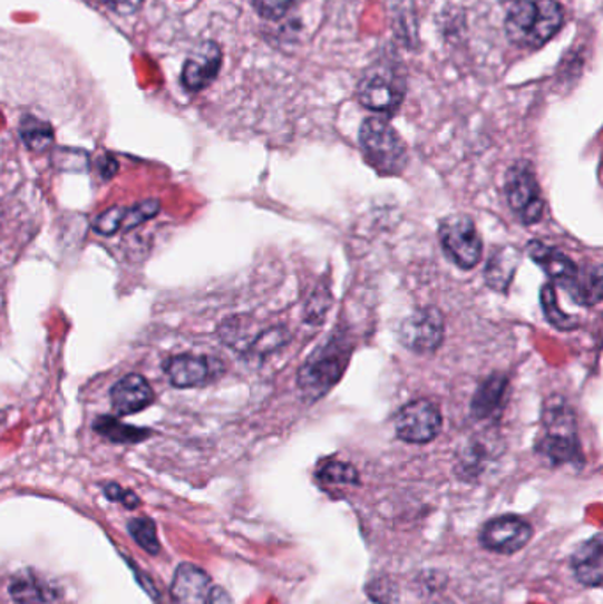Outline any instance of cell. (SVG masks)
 Here are the masks:
<instances>
[{"label": "cell", "mask_w": 603, "mask_h": 604, "mask_svg": "<svg viewBox=\"0 0 603 604\" xmlns=\"http://www.w3.org/2000/svg\"><path fill=\"white\" fill-rule=\"evenodd\" d=\"M505 35L521 50L535 51L560 35L565 8L557 0H514L506 11Z\"/></svg>", "instance_id": "6da1fadb"}, {"label": "cell", "mask_w": 603, "mask_h": 604, "mask_svg": "<svg viewBox=\"0 0 603 604\" xmlns=\"http://www.w3.org/2000/svg\"><path fill=\"white\" fill-rule=\"evenodd\" d=\"M406 94V68L391 56L379 57L368 65L356 87L361 107L385 116H393L402 107Z\"/></svg>", "instance_id": "7a4b0ae2"}, {"label": "cell", "mask_w": 603, "mask_h": 604, "mask_svg": "<svg viewBox=\"0 0 603 604\" xmlns=\"http://www.w3.org/2000/svg\"><path fill=\"white\" fill-rule=\"evenodd\" d=\"M538 452L552 465L575 464L581 458L577 422L563 398H554L545 405L544 430L539 435Z\"/></svg>", "instance_id": "3957f363"}, {"label": "cell", "mask_w": 603, "mask_h": 604, "mask_svg": "<svg viewBox=\"0 0 603 604\" xmlns=\"http://www.w3.org/2000/svg\"><path fill=\"white\" fill-rule=\"evenodd\" d=\"M361 153L381 175H398L407 163V147L397 129L382 117H367L360 128Z\"/></svg>", "instance_id": "277c9868"}, {"label": "cell", "mask_w": 603, "mask_h": 604, "mask_svg": "<svg viewBox=\"0 0 603 604\" xmlns=\"http://www.w3.org/2000/svg\"><path fill=\"white\" fill-rule=\"evenodd\" d=\"M349 362L347 343L331 340L322 349L317 350L300 370L298 383L304 400L315 401L339 382Z\"/></svg>", "instance_id": "5b68a950"}, {"label": "cell", "mask_w": 603, "mask_h": 604, "mask_svg": "<svg viewBox=\"0 0 603 604\" xmlns=\"http://www.w3.org/2000/svg\"><path fill=\"white\" fill-rule=\"evenodd\" d=\"M505 192L509 207L524 225H533L542 220L545 201L529 162L523 159L509 168L506 174Z\"/></svg>", "instance_id": "8992f818"}, {"label": "cell", "mask_w": 603, "mask_h": 604, "mask_svg": "<svg viewBox=\"0 0 603 604\" xmlns=\"http://www.w3.org/2000/svg\"><path fill=\"white\" fill-rule=\"evenodd\" d=\"M446 255L460 269H473L484 255V243L469 216H449L439 228Z\"/></svg>", "instance_id": "52a82bcc"}, {"label": "cell", "mask_w": 603, "mask_h": 604, "mask_svg": "<svg viewBox=\"0 0 603 604\" xmlns=\"http://www.w3.org/2000/svg\"><path fill=\"white\" fill-rule=\"evenodd\" d=\"M442 428L441 410L428 400L406 405L395 418L398 439L409 444H427L436 439Z\"/></svg>", "instance_id": "ba28073f"}, {"label": "cell", "mask_w": 603, "mask_h": 604, "mask_svg": "<svg viewBox=\"0 0 603 604\" xmlns=\"http://www.w3.org/2000/svg\"><path fill=\"white\" fill-rule=\"evenodd\" d=\"M445 338V319L437 308H421L403 320L400 341L416 353H432Z\"/></svg>", "instance_id": "9c48e42d"}, {"label": "cell", "mask_w": 603, "mask_h": 604, "mask_svg": "<svg viewBox=\"0 0 603 604\" xmlns=\"http://www.w3.org/2000/svg\"><path fill=\"white\" fill-rule=\"evenodd\" d=\"M223 65V51L216 41H204L184 62L181 84L188 92L197 94L218 78Z\"/></svg>", "instance_id": "30bf717a"}, {"label": "cell", "mask_w": 603, "mask_h": 604, "mask_svg": "<svg viewBox=\"0 0 603 604\" xmlns=\"http://www.w3.org/2000/svg\"><path fill=\"white\" fill-rule=\"evenodd\" d=\"M533 528L526 519L506 515L494 518L482 530V543L485 548L496 554H515L529 543Z\"/></svg>", "instance_id": "8fae6325"}, {"label": "cell", "mask_w": 603, "mask_h": 604, "mask_svg": "<svg viewBox=\"0 0 603 604\" xmlns=\"http://www.w3.org/2000/svg\"><path fill=\"white\" fill-rule=\"evenodd\" d=\"M527 253L539 267L544 269L552 281H556L561 289H565L570 298H574L578 267L572 262V259H568L565 253H561L556 247L547 246V244L539 243V241L529 243Z\"/></svg>", "instance_id": "7c38bea8"}, {"label": "cell", "mask_w": 603, "mask_h": 604, "mask_svg": "<svg viewBox=\"0 0 603 604\" xmlns=\"http://www.w3.org/2000/svg\"><path fill=\"white\" fill-rule=\"evenodd\" d=\"M213 583L201 567L184 562L172 579V604H210Z\"/></svg>", "instance_id": "4fadbf2b"}, {"label": "cell", "mask_w": 603, "mask_h": 604, "mask_svg": "<svg viewBox=\"0 0 603 604\" xmlns=\"http://www.w3.org/2000/svg\"><path fill=\"white\" fill-rule=\"evenodd\" d=\"M110 401L117 416H133L155 401V391L142 374L129 373L111 388Z\"/></svg>", "instance_id": "5bb4252c"}, {"label": "cell", "mask_w": 603, "mask_h": 604, "mask_svg": "<svg viewBox=\"0 0 603 604\" xmlns=\"http://www.w3.org/2000/svg\"><path fill=\"white\" fill-rule=\"evenodd\" d=\"M216 362L210 358L202 355H192V353H183V355H174L165 362V373L172 386L179 389L198 388L204 383L214 379L216 373Z\"/></svg>", "instance_id": "9a60e30c"}, {"label": "cell", "mask_w": 603, "mask_h": 604, "mask_svg": "<svg viewBox=\"0 0 603 604\" xmlns=\"http://www.w3.org/2000/svg\"><path fill=\"white\" fill-rule=\"evenodd\" d=\"M603 543L602 536L596 534L586 543H582L572 555V569L575 578L586 587H600L602 585Z\"/></svg>", "instance_id": "2e32d148"}, {"label": "cell", "mask_w": 603, "mask_h": 604, "mask_svg": "<svg viewBox=\"0 0 603 604\" xmlns=\"http://www.w3.org/2000/svg\"><path fill=\"white\" fill-rule=\"evenodd\" d=\"M521 264V253L512 246H499L494 250L485 269L487 285L497 292H506L514 280L515 271Z\"/></svg>", "instance_id": "e0dca14e"}, {"label": "cell", "mask_w": 603, "mask_h": 604, "mask_svg": "<svg viewBox=\"0 0 603 604\" xmlns=\"http://www.w3.org/2000/svg\"><path fill=\"white\" fill-rule=\"evenodd\" d=\"M506 389H508V379L505 374L494 373L488 377L473 398L471 412L476 419H487L503 407Z\"/></svg>", "instance_id": "ac0fdd59"}, {"label": "cell", "mask_w": 603, "mask_h": 604, "mask_svg": "<svg viewBox=\"0 0 603 604\" xmlns=\"http://www.w3.org/2000/svg\"><path fill=\"white\" fill-rule=\"evenodd\" d=\"M95 431L114 444H138L150 437V431L146 430V428L125 425V422L111 418V416H101V418L96 419Z\"/></svg>", "instance_id": "d6986e66"}, {"label": "cell", "mask_w": 603, "mask_h": 604, "mask_svg": "<svg viewBox=\"0 0 603 604\" xmlns=\"http://www.w3.org/2000/svg\"><path fill=\"white\" fill-rule=\"evenodd\" d=\"M9 594L18 604H43L54 597V592L47 587V583L36 578L32 573L14 576L9 585Z\"/></svg>", "instance_id": "ffe728a7"}, {"label": "cell", "mask_w": 603, "mask_h": 604, "mask_svg": "<svg viewBox=\"0 0 603 604\" xmlns=\"http://www.w3.org/2000/svg\"><path fill=\"white\" fill-rule=\"evenodd\" d=\"M20 137H22L23 144L27 145V149L35 150V153H43V150L52 147L54 129L45 120L26 116L22 123H20Z\"/></svg>", "instance_id": "44dd1931"}, {"label": "cell", "mask_w": 603, "mask_h": 604, "mask_svg": "<svg viewBox=\"0 0 603 604\" xmlns=\"http://www.w3.org/2000/svg\"><path fill=\"white\" fill-rule=\"evenodd\" d=\"M602 267L599 264L590 265L578 271L577 285H575V301L586 306H595L602 301Z\"/></svg>", "instance_id": "7402d4cb"}, {"label": "cell", "mask_w": 603, "mask_h": 604, "mask_svg": "<svg viewBox=\"0 0 603 604\" xmlns=\"http://www.w3.org/2000/svg\"><path fill=\"white\" fill-rule=\"evenodd\" d=\"M539 301H542V308H544L545 319L551 322L554 328L561 329V331H572L577 328V320L574 316L566 315L565 311L561 310L557 304L556 290L552 285H545L539 294Z\"/></svg>", "instance_id": "603a6c76"}, {"label": "cell", "mask_w": 603, "mask_h": 604, "mask_svg": "<svg viewBox=\"0 0 603 604\" xmlns=\"http://www.w3.org/2000/svg\"><path fill=\"white\" fill-rule=\"evenodd\" d=\"M128 533L140 548L146 549L147 554H159V540L156 536V525L150 518H135L128 524Z\"/></svg>", "instance_id": "cb8c5ba5"}, {"label": "cell", "mask_w": 603, "mask_h": 604, "mask_svg": "<svg viewBox=\"0 0 603 604\" xmlns=\"http://www.w3.org/2000/svg\"><path fill=\"white\" fill-rule=\"evenodd\" d=\"M322 483L328 485H358L356 468L342 461H330L319 470Z\"/></svg>", "instance_id": "d4e9b609"}, {"label": "cell", "mask_w": 603, "mask_h": 604, "mask_svg": "<svg viewBox=\"0 0 603 604\" xmlns=\"http://www.w3.org/2000/svg\"><path fill=\"white\" fill-rule=\"evenodd\" d=\"M295 2L298 0H250L255 13L268 22H279L283 17H288Z\"/></svg>", "instance_id": "484cf974"}, {"label": "cell", "mask_w": 603, "mask_h": 604, "mask_svg": "<svg viewBox=\"0 0 603 604\" xmlns=\"http://www.w3.org/2000/svg\"><path fill=\"white\" fill-rule=\"evenodd\" d=\"M126 210H128V207L116 205V207H110V210L99 214V216L96 217L95 223H93V228H95L96 234L110 237V235L123 231V222H125Z\"/></svg>", "instance_id": "4316f807"}, {"label": "cell", "mask_w": 603, "mask_h": 604, "mask_svg": "<svg viewBox=\"0 0 603 604\" xmlns=\"http://www.w3.org/2000/svg\"><path fill=\"white\" fill-rule=\"evenodd\" d=\"M162 210V204L155 198L150 201L140 202V204L133 205L126 210L125 222H123V231H133L135 226L142 225L144 222H149Z\"/></svg>", "instance_id": "83f0119b"}, {"label": "cell", "mask_w": 603, "mask_h": 604, "mask_svg": "<svg viewBox=\"0 0 603 604\" xmlns=\"http://www.w3.org/2000/svg\"><path fill=\"white\" fill-rule=\"evenodd\" d=\"M104 491L108 500L123 504L126 509H135V507L140 506V498L133 494V491H129V489L117 485V483H108V485L104 486Z\"/></svg>", "instance_id": "f1b7e54d"}, {"label": "cell", "mask_w": 603, "mask_h": 604, "mask_svg": "<svg viewBox=\"0 0 603 604\" xmlns=\"http://www.w3.org/2000/svg\"><path fill=\"white\" fill-rule=\"evenodd\" d=\"M288 340V332L283 331V329H273V331L265 332V334L259 337L255 349L261 353L273 352V350L279 349Z\"/></svg>", "instance_id": "f546056e"}, {"label": "cell", "mask_w": 603, "mask_h": 604, "mask_svg": "<svg viewBox=\"0 0 603 604\" xmlns=\"http://www.w3.org/2000/svg\"><path fill=\"white\" fill-rule=\"evenodd\" d=\"M325 290H319L315 295H313L312 301L309 302V310H307V320L310 324H319L322 319H324L325 311L330 308V299H322Z\"/></svg>", "instance_id": "4dcf8cb0"}, {"label": "cell", "mask_w": 603, "mask_h": 604, "mask_svg": "<svg viewBox=\"0 0 603 604\" xmlns=\"http://www.w3.org/2000/svg\"><path fill=\"white\" fill-rule=\"evenodd\" d=\"M101 2L114 13L128 17V14L137 13L146 0H101Z\"/></svg>", "instance_id": "1f68e13d"}, {"label": "cell", "mask_w": 603, "mask_h": 604, "mask_svg": "<svg viewBox=\"0 0 603 604\" xmlns=\"http://www.w3.org/2000/svg\"><path fill=\"white\" fill-rule=\"evenodd\" d=\"M99 177H104L105 181L111 179L114 175L119 171V163L117 159L110 158V156H104L99 159Z\"/></svg>", "instance_id": "d6a6232c"}, {"label": "cell", "mask_w": 603, "mask_h": 604, "mask_svg": "<svg viewBox=\"0 0 603 604\" xmlns=\"http://www.w3.org/2000/svg\"><path fill=\"white\" fill-rule=\"evenodd\" d=\"M210 604H232L231 600H228L227 594L225 592L220 591V588H213V592H211V600Z\"/></svg>", "instance_id": "836d02e7"}, {"label": "cell", "mask_w": 603, "mask_h": 604, "mask_svg": "<svg viewBox=\"0 0 603 604\" xmlns=\"http://www.w3.org/2000/svg\"><path fill=\"white\" fill-rule=\"evenodd\" d=\"M500 4H509V2H514V0H499Z\"/></svg>", "instance_id": "e575fe53"}]
</instances>
